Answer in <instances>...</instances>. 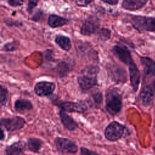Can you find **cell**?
Wrapping results in <instances>:
<instances>
[{"label": "cell", "mask_w": 155, "mask_h": 155, "mask_svg": "<svg viewBox=\"0 0 155 155\" xmlns=\"http://www.w3.org/2000/svg\"><path fill=\"white\" fill-rule=\"evenodd\" d=\"M140 62L143 68L144 77L155 76V61L149 56H140Z\"/></svg>", "instance_id": "14"}, {"label": "cell", "mask_w": 155, "mask_h": 155, "mask_svg": "<svg viewBox=\"0 0 155 155\" xmlns=\"http://www.w3.org/2000/svg\"><path fill=\"white\" fill-rule=\"evenodd\" d=\"M14 108L17 113L24 114L33 108L32 102L27 99H18L14 103Z\"/></svg>", "instance_id": "17"}, {"label": "cell", "mask_w": 155, "mask_h": 155, "mask_svg": "<svg viewBox=\"0 0 155 155\" xmlns=\"http://www.w3.org/2000/svg\"><path fill=\"white\" fill-rule=\"evenodd\" d=\"M112 51L117 58L127 65L134 61L130 48L125 44L115 45L112 48Z\"/></svg>", "instance_id": "10"}, {"label": "cell", "mask_w": 155, "mask_h": 155, "mask_svg": "<svg viewBox=\"0 0 155 155\" xmlns=\"http://www.w3.org/2000/svg\"><path fill=\"white\" fill-rule=\"evenodd\" d=\"M56 70L59 77L64 78V76L67 75V74L71 70V66L68 62L62 61L58 64Z\"/></svg>", "instance_id": "22"}, {"label": "cell", "mask_w": 155, "mask_h": 155, "mask_svg": "<svg viewBox=\"0 0 155 155\" xmlns=\"http://www.w3.org/2000/svg\"><path fill=\"white\" fill-rule=\"evenodd\" d=\"M4 22L9 27L12 26H16V27H19L22 25V22L18 21H12L10 19H5Z\"/></svg>", "instance_id": "28"}, {"label": "cell", "mask_w": 155, "mask_h": 155, "mask_svg": "<svg viewBox=\"0 0 155 155\" xmlns=\"http://www.w3.org/2000/svg\"><path fill=\"white\" fill-rule=\"evenodd\" d=\"M80 151H81V153L82 154H86V155H88V154H98V153L96 151H91L87 148H85V147H81L80 148Z\"/></svg>", "instance_id": "32"}, {"label": "cell", "mask_w": 155, "mask_h": 155, "mask_svg": "<svg viewBox=\"0 0 155 155\" xmlns=\"http://www.w3.org/2000/svg\"><path fill=\"white\" fill-rule=\"evenodd\" d=\"M54 104L61 110L70 113H84L88 109L87 105L84 102L59 101Z\"/></svg>", "instance_id": "8"}, {"label": "cell", "mask_w": 155, "mask_h": 155, "mask_svg": "<svg viewBox=\"0 0 155 155\" xmlns=\"http://www.w3.org/2000/svg\"><path fill=\"white\" fill-rule=\"evenodd\" d=\"M4 128L1 127V138H0V139H1V141H2L5 137V133H4Z\"/></svg>", "instance_id": "34"}, {"label": "cell", "mask_w": 155, "mask_h": 155, "mask_svg": "<svg viewBox=\"0 0 155 155\" xmlns=\"http://www.w3.org/2000/svg\"><path fill=\"white\" fill-rule=\"evenodd\" d=\"M99 26L100 21L98 17L90 15L84 21L81 27L80 33L84 36H90L99 30Z\"/></svg>", "instance_id": "7"}, {"label": "cell", "mask_w": 155, "mask_h": 155, "mask_svg": "<svg viewBox=\"0 0 155 155\" xmlns=\"http://www.w3.org/2000/svg\"><path fill=\"white\" fill-rule=\"evenodd\" d=\"M39 0H28L27 2V10L28 13H31L33 8L36 7Z\"/></svg>", "instance_id": "27"}, {"label": "cell", "mask_w": 155, "mask_h": 155, "mask_svg": "<svg viewBox=\"0 0 155 155\" xmlns=\"http://www.w3.org/2000/svg\"><path fill=\"white\" fill-rule=\"evenodd\" d=\"M99 71V67L93 65H87L80 71L78 75L77 81L82 91L90 90L97 84Z\"/></svg>", "instance_id": "1"}, {"label": "cell", "mask_w": 155, "mask_h": 155, "mask_svg": "<svg viewBox=\"0 0 155 155\" xmlns=\"http://www.w3.org/2000/svg\"><path fill=\"white\" fill-rule=\"evenodd\" d=\"M55 43L64 51H68L71 48L70 39L63 35H57L54 38Z\"/></svg>", "instance_id": "20"}, {"label": "cell", "mask_w": 155, "mask_h": 155, "mask_svg": "<svg viewBox=\"0 0 155 155\" xmlns=\"http://www.w3.org/2000/svg\"><path fill=\"white\" fill-rule=\"evenodd\" d=\"M56 88L55 84L50 81H40L37 82L34 87L35 94L40 97L49 96L53 94Z\"/></svg>", "instance_id": "11"}, {"label": "cell", "mask_w": 155, "mask_h": 155, "mask_svg": "<svg viewBox=\"0 0 155 155\" xmlns=\"http://www.w3.org/2000/svg\"><path fill=\"white\" fill-rule=\"evenodd\" d=\"M104 2L111 5H115L118 3L119 0H101Z\"/></svg>", "instance_id": "33"}, {"label": "cell", "mask_w": 155, "mask_h": 155, "mask_svg": "<svg viewBox=\"0 0 155 155\" xmlns=\"http://www.w3.org/2000/svg\"><path fill=\"white\" fill-rule=\"evenodd\" d=\"M91 2L92 0H76V4L79 7H87Z\"/></svg>", "instance_id": "31"}, {"label": "cell", "mask_w": 155, "mask_h": 155, "mask_svg": "<svg viewBox=\"0 0 155 155\" xmlns=\"http://www.w3.org/2000/svg\"><path fill=\"white\" fill-rule=\"evenodd\" d=\"M151 86L153 87V88H154V90H155V76H154V78L152 82V84H151Z\"/></svg>", "instance_id": "35"}, {"label": "cell", "mask_w": 155, "mask_h": 155, "mask_svg": "<svg viewBox=\"0 0 155 155\" xmlns=\"http://www.w3.org/2000/svg\"><path fill=\"white\" fill-rule=\"evenodd\" d=\"M59 117L62 124L67 130L72 131L75 130L78 127L77 122L72 117L66 113L65 111L62 110H60Z\"/></svg>", "instance_id": "16"}, {"label": "cell", "mask_w": 155, "mask_h": 155, "mask_svg": "<svg viewBox=\"0 0 155 155\" xmlns=\"http://www.w3.org/2000/svg\"><path fill=\"white\" fill-rule=\"evenodd\" d=\"M19 46V42L18 40H13L4 44L2 50L5 51H13L16 50Z\"/></svg>", "instance_id": "24"}, {"label": "cell", "mask_w": 155, "mask_h": 155, "mask_svg": "<svg viewBox=\"0 0 155 155\" xmlns=\"http://www.w3.org/2000/svg\"><path fill=\"white\" fill-rule=\"evenodd\" d=\"M42 15H43V12L40 10H38L37 12H36L35 14L33 15V17L31 18V20L35 22H38L42 18Z\"/></svg>", "instance_id": "30"}, {"label": "cell", "mask_w": 155, "mask_h": 155, "mask_svg": "<svg viewBox=\"0 0 155 155\" xmlns=\"http://www.w3.org/2000/svg\"><path fill=\"white\" fill-rule=\"evenodd\" d=\"M130 23L140 33L151 32L155 34V16L133 15L131 16Z\"/></svg>", "instance_id": "3"}, {"label": "cell", "mask_w": 155, "mask_h": 155, "mask_svg": "<svg viewBox=\"0 0 155 155\" xmlns=\"http://www.w3.org/2000/svg\"><path fill=\"white\" fill-rule=\"evenodd\" d=\"M1 127L8 131H18L24 127L26 124L25 120L20 116H15L13 117H1Z\"/></svg>", "instance_id": "6"}, {"label": "cell", "mask_w": 155, "mask_h": 155, "mask_svg": "<svg viewBox=\"0 0 155 155\" xmlns=\"http://www.w3.org/2000/svg\"><path fill=\"white\" fill-rule=\"evenodd\" d=\"M148 0H123L122 7L127 10L136 11L143 8Z\"/></svg>", "instance_id": "18"}, {"label": "cell", "mask_w": 155, "mask_h": 155, "mask_svg": "<svg viewBox=\"0 0 155 155\" xmlns=\"http://www.w3.org/2000/svg\"><path fill=\"white\" fill-rule=\"evenodd\" d=\"M58 152L62 154H76L78 151L76 143L70 139L57 137L54 140Z\"/></svg>", "instance_id": "5"}, {"label": "cell", "mask_w": 155, "mask_h": 155, "mask_svg": "<svg viewBox=\"0 0 155 155\" xmlns=\"http://www.w3.org/2000/svg\"><path fill=\"white\" fill-rule=\"evenodd\" d=\"M42 141L41 139L36 137H30L27 140V147L30 151L34 153H39L42 146Z\"/></svg>", "instance_id": "21"}, {"label": "cell", "mask_w": 155, "mask_h": 155, "mask_svg": "<svg viewBox=\"0 0 155 155\" xmlns=\"http://www.w3.org/2000/svg\"><path fill=\"white\" fill-rule=\"evenodd\" d=\"M154 95L155 90L151 85H145L143 86L139 93V98L141 104L145 107H148L151 105L154 101Z\"/></svg>", "instance_id": "13"}, {"label": "cell", "mask_w": 155, "mask_h": 155, "mask_svg": "<svg viewBox=\"0 0 155 155\" xmlns=\"http://www.w3.org/2000/svg\"><path fill=\"white\" fill-rule=\"evenodd\" d=\"M108 72L111 81L117 84H124L127 81L125 69L118 64H111L108 67Z\"/></svg>", "instance_id": "9"}, {"label": "cell", "mask_w": 155, "mask_h": 155, "mask_svg": "<svg viewBox=\"0 0 155 155\" xmlns=\"http://www.w3.org/2000/svg\"><path fill=\"white\" fill-rule=\"evenodd\" d=\"M26 149V143L22 140L16 141L5 148V153L7 155L23 154Z\"/></svg>", "instance_id": "15"}, {"label": "cell", "mask_w": 155, "mask_h": 155, "mask_svg": "<svg viewBox=\"0 0 155 155\" xmlns=\"http://www.w3.org/2000/svg\"><path fill=\"white\" fill-rule=\"evenodd\" d=\"M128 66L130 85L133 91L136 92L138 90L140 82L141 73L134 61H133Z\"/></svg>", "instance_id": "12"}, {"label": "cell", "mask_w": 155, "mask_h": 155, "mask_svg": "<svg viewBox=\"0 0 155 155\" xmlns=\"http://www.w3.org/2000/svg\"><path fill=\"white\" fill-rule=\"evenodd\" d=\"M68 22L69 20L68 19L55 14L50 15L48 19V25L53 28L65 25Z\"/></svg>", "instance_id": "19"}, {"label": "cell", "mask_w": 155, "mask_h": 155, "mask_svg": "<svg viewBox=\"0 0 155 155\" xmlns=\"http://www.w3.org/2000/svg\"><path fill=\"white\" fill-rule=\"evenodd\" d=\"M8 4L13 7L21 6L24 4V0H7Z\"/></svg>", "instance_id": "29"}, {"label": "cell", "mask_w": 155, "mask_h": 155, "mask_svg": "<svg viewBox=\"0 0 155 155\" xmlns=\"http://www.w3.org/2000/svg\"><path fill=\"white\" fill-rule=\"evenodd\" d=\"M8 89L3 86L2 85H1L0 86V105L1 107L4 106L8 100Z\"/></svg>", "instance_id": "25"}, {"label": "cell", "mask_w": 155, "mask_h": 155, "mask_svg": "<svg viewBox=\"0 0 155 155\" xmlns=\"http://www.w3.org/2000/svg\"><path fill=\"white\" fill-rule=\"evenodd\" d=\"M127 131V128L125 125L117 121H113L105 128L104 136L107 140L116 142L120 139Z\"/></svg>", "instance_id": "4"}, {"label": "cell", "mask_w": 155, "mask_h": 155, "mask_svg": "<svg viewBox=\"0 0 155 155\" xmlns=\"http://www.w3.org/2000/svg\"><path fill=\"white\" fill-rule=\"evenodd\" d=\"M92 98L95 104L100 105L102 102V94L100 91H96L92 94Z\"/></svg>", "instance_id": "26"}, {"label": "cell", "mask_w": 155, "mask_h": 155, "mask_svg": "<svg viewBox=\"0 0 155 155\" xmlns=\"http://www.w3.org/2000/svg\"><path fill=\"white\" fill-rule=\"evenodd\" d=\"M105 108L113 116L119 113L122 108V100L120 94L115 88L108 89L105 93Z\"/></svg>", "instance_id": "2"}, {"label": "cell", "mask_w": 155, "mask_h": 155, "mask_svg": "<svg viewBox=\"0 0 155 155\" xmlns=\"http://www.w3.org/2000/svg\"><path fill=\"white\" fill-rule=\"evenodd\" d=\"M97 38L102 41H107L111 38V31L107 28H101L97 31Z\"/></svg>", "instance_id": "23"}]
</instances>
